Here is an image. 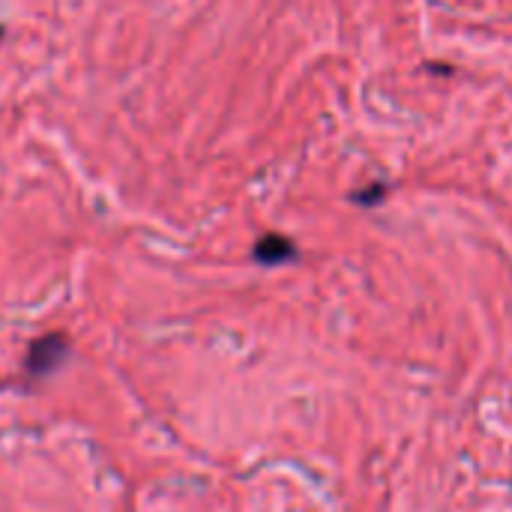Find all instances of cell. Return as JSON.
<instances>
[{
    "label": "cell",
    "instance_id": "obj_1",
    "mask_svg": "<svg viewBox=\"0 0 512 512\" xmlns=\"http://www.w3.org/2000/svg\"><path fill=\"white\" fill-rule=\"evenodd\" d=\"M69 357V342L63 333H45L39 339L30 342L27 357H24V369L30 378H45L51 375L57 366H63Z\"/></svg>",
    "mask_w": 512,
    "mask_h": 512
},
{
    "label": "cell",
    "instance_id": "obj_2",
    "mask_svg": "<svg viewBox=\"0 0 512 512\" xmlns=\"http://www.w3.org/2000/svg\"><path fill=\"white\" fill-rule=\"evenodd\" d=\"M255 261L264 264V267H276V264H285V261H294L297 258V246L282 237V234H267L255 243Z\"/></svg>",
    "mask_w": 512,
    "mask_h": 512
},
{
    "label": "cell",
    "instance_id": "obj_3",
    "mask_svg": "<svg viewBox=\"0 0 512 512\" xmlns=\"http://www.w3.org/2000/svg\"><path fill=\"white\" fill-rule=\"evenodd\" d=\"M0 39H3V27H0Z\"/></svg>",
    "mask_w": 512,
    "mask_h": 512
}]
</instances>
